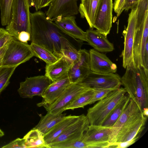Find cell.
I'll return each instance as SVG.
<instances>
[{"mask_svg":"<svg viewBox=\"0 0 148 148\" xmlns=\"http://www.w3.org/2000/svg\"><path fill=\"white\" fill-rule=\"evenodd\" d=\"M30 17L31 42L46 49L59 58L62 56V42L66 34L43 12L30 13Z\"/></svg>","mask_w":148,"mask_h":148,"instance_id":"cell-1","label":"cell"},{"mask_svg":"<svg viewBox=\"0 0 148 148\" xmlns=\"http://www.w3.org/2000/svg\"><path fill=\"white\" fill-rule=\"evenodd\" d=\"M121 77V84L131 99L143 110L148 108V73L133 61L127 65Z\"/></svg>","mask_w":148,"mask_h":148,"instance_id":"cell-2","label":"cell"},{"mask_svg":"<svg viewBox=\"0 0 148 148\" xmlns=\"http://www.w3.org/2000/svg\"><path fill=\"white\" fill-rule=\"evenodd\" d=\"M124 88H120L110 92L87 110L86 116L90 125H101L111 111L125 95Z\"/></svg>","mask_w":148,"mask_h":148,"instance_id":"cell-3","label":"cell"},{"mask_svg":"<svg viewBox=\"0 0 148 148\" xmlns=\"http://www.w3.org/2000/svg\"><path fill=\"white\" fill-rule=\"evenodd\" d=\"M30 7L28 0H13L10 21L5 29L17 40L21 32L31 34Z\"/></svg>","mask_w":148,"mask_h":148,"instance_id":"cell-4","label":"cell"},{"mask_svg":"<svg viewBox=\"0 0 148 148\" xmlns=\"http://www.w3.org/2000/svg\"><path fill=\"white\" fill-rule=\"evenodd\" d=\"M34 56L30 45L12 37L2 58V66H16Z\"/></svg>","mask_w":148,"mask_h":148,"instance_id":"cell-5","label":"cell"},{"mask_svg":"<svg viewBox=\"0 0 148 148\" xmlns=\"http://www.w3.org/2000/svg\"><path fill=\"white\" fill-rule=\"evenodd\" d=\"M77 84L91 89H110L120 88L121 77L115 73H101L90 70L87 75Z\"/></svg>","mask_w":148,"mask_h":148,"instance_id":"cell-6","label":"cell"},{"mask_svg":"<svg viewBox=\"0 0 148 148\" xmlns=\"http://www.w3.org/2000/svg\"><path fill=\"white\" fill-rule=\"evenodd\" d=\"M148 36V10L140 23L136 25L133 45V60L136 65L140 66L147 73L144 61V53Z\"/></svg>","mask_w":148,"mask_h":148,"instance_id":"cell-7","label":"cell"},{"mask_svg":"<svg viewBox=\"0 0 148 148\" xmlns=\"http://www.w3.org/2000/svg\"><path fill=\"white\" fill-rule=\"evenodd\" d=\"M131 10L129 14L127 26L122 34L124 42L121 56L123 66L124 69H126L127 64L134 61L133 45L136 26L137 6Z\"/></svg>","mask_w":148,"mask_h":148,"instance_id":"cell-8","label":"cell"},{"mask_svg":"<svg viewBox=\"0 0 148 148\" xmlns=\"http://www.w3.org/2000/svg\"><path fill=\"white\" fill-rule=\"evenodd\" d=\"M51 82L45 75L27 77L25 81L20 83L18 91L23 98H32L35 96L42 97Z\"/></svg>","mask_w":148,"mask_h":148,"instance_id":"cell-9","label":"cell"},{"mask_svg":"<svg viewBox=\"0 0 148 148\" xmlns=\"http://www.w3.org/2000/svg\"><path fill=\"white\" fill-rule=\"evenodd\" d=\"M112 0H100L94 22V28L107 36L112 27Z\"/></svg>","mask_w":148,"mask_h":148,"instance_id":"cell-10","label":"cell"},{"mask_svg":"<svg viewBox=\"0 0 148 148\" xmlns=\"http://www.w3.org/2000/svg\"><path fill=\"white\" fill-rule=\"evenodd\" d=\"M88 88L77 83H71L59 97L46 110L51 113H62L80 94Z\"/></svg>","mask_w":148,"mask_h":148,"instance_id":"cell-11","label":"cell"},{"mask_svg":"<svg viewBox=\"0 0 148 148\" xmlns=\"http://www.w3.org/2000/svg\"><path fill=\"white\" fill-rule=\"evenodd\" d=\"M71 84L68 73L52 82L45 91L41 97L42 101L37 104V106H43L46 109L59 97Z\"/></svg>","mask_w":148,"mask_h":148,"instance_id":"cell-12","label":"cell"},{"mask_svg":"<svg viewBox=\"0 0 148 148\" xmlns=\"http://www.w3.org/2000/svg\"><path fill=\"white\" fill-rule=\"evenodd\" d=\"M77 0H53L45 13L47 18L55 21L58 17L75 15L79 13Z\"/></svg>","mask_w":148,"mask_h":148,"instance_id":"cell-13","label":"cell"},{"mask_svg":"<svg viewBox=\"0 0 148 148\" xmlns=\"http://www.w3.org/2000/svg\"><path fill=\"white\" fill-rule=\"evenodd\" d=\"M89 125L87 116L84 114L81 115L78 120L69 126L50 144L81 139Z\"/></svg>","mask_w":148,"mask_h":148,"instance_id":"cell-14","label":"cell"},{"mask_svg":"<svg viewBox=\"0 0 148 148\" xmlns=\"http://www.w3.org/2000/svg\"><path fill=\"white\" fill-rule=\"evenodd\" d=\"M147 120L142 112L127 123L121 129L116 136V142L130 140L138 136L143 130Z\"/></svg>","mask_w":148,"mask_h":148,"instance_id":"cell-15","label":"cell"},{"mask_svg":"<svg viewBox=\"0 0 148 148\" xmlns=\"http://www.w3.org/2000/svg\"><path fill=\"white\" fill-rule=\"evenodd\" d=\"M143 112L138 106L132 99L125 109L115 123L110 127L108 142L110 143L116 142L117 135L121 128L134 117Z\"/></svg>","mask_w":148,"mask_h":148,"instance_id":"cell-16","label":"cell"},{"mask_svg":"<svg viewBox=\"0 0 148 148\" xmlns=\"http://www.w3.org/2000/svg\"><path fill=\"white\" fill-rule=\"evenodd\" d=\"M89 53L91 71L101 73L116 72V64L112 62L106 55L94 49H90Z\"/></svg>","mask_w":148,"mask_h":148,"instance_id":"cell-17","label":"cell"},{"mask_svg":"<svg viewBox=\"0 0 148 148\" xmlns=\"http://www.w3.org/2000/svg\"><path fill=\"white\" fill-rule=\"evenodd\" d=\"M79 50V59L77 62L72 65L68 73L71 83L77 84L90 71L89 52L85 49Z\"/></svg>","mask_w":148,"mask_h":148,"instance_id":"cell-18","label":"cell"},{"mask_svg":"<svg viewBox=\"0 0 148 148\" xmlns=\"http://www.w3.org/2000/svg\"><path fill=\"white\" fill-rule=\"evenodd\" d=\"M75 15L58 17L54 23L64 33L75 39L86 41V32L77 25Z\"/></svg>","mask_w":148,"mask_h":148,"instance_id":"cell-19","label":"cell"},{"mask_svg":"<svg viewBox=\"0 0 148 148\" xmlns=\"http://www.w3.org/2000/svg\"><path fill=\"white\" fill-rule=\"evenodd\" d=\"M85 32L86 41L94 49L100 52H109L114 49L113 45L108 40L107 36L97 30L90 28Z\"/></svg>","mask_w":148,"mask_h":148,"instance_id":"cell-20","label":"cell"},{"mask_svg":"<svg viewBox=\"0 0 148 148\" xmlns=\"http://www.w3.org/2000/svg\"><path fill=\"white\" fill-rule=\"evenodd\" d=\"M72 65L71 62L63 56L54 63L46 64L45 75L54 81L68 73Z\"/></svg>","mask_w":148,"mask_h":148,"instance_id":"cell-21","label":"cell"},{"mask_svg":"<svg viewBox=\"0 0 148 148\" xmlns=\"http://www.w3.org/2000/svg\"><path fill=\"white\" fill-rule=\"evenodd\" d=\"M110 127L102 125H89L82 138L86 142L100 143L108 142Z\"/></svg>","mask_w":148,"mask_h":148,"instance_id":"cell-22","label":"cell"},{"mask_svg":"<svg viewBox=\"0 0 148 148\" xmlns=\"http://www.w3.org/2000/svg\"><path fill=\"white\" fill-rule=\"evenodd\" d=\"M81 116V115L73 116L71 115L66 116L50 131L44 135V139L46 143L49 145L69 126L78 120Z\"/></svg>","mask_w":148,"mask_h":148,"instance_id":"cell-23","label":"cell"},{"mask_svg":"<svg viewBox=\"0 0 148 148\" xmlns=\"http://www.w3.org/2000/svg\"><path fill=\"white\" fill-rule=\"evenodd\" d=\"M100 0H82L79 7L81 18H85L90 29H93Z\"/></svg>","mask_w":148,"mask_h":148,"instance_id":"cell-24","label":"cell"},{"mask_svg":"<svg viewBox=\"0 0 148 148\" xmlns=\"http://www.w3.org/2000/svg\"><path fill=\"white\" fill-rule=\"evenodd\" d=\"M27 148H51L45 142L44 134L35 127L24 137Z\"/></svg>","mask_w":148,"mask_h":148,"instance_id":"cell-25","label":"cell"},{"mask_svg":"<svg viewBox=\"0 0 148 148\" xmlns=\"http://www.w3.org/2000/svg\"><path fill=\"white\" fill-rule=\"evenodd\" d=\"M66 115V114H54L47 112L45 116L41 117L35 127L44 135L63 119Z\"/></svg>","mask_w":148,"mask_h":148,"instance_id":"cell-26","label":"cell"},{"mask_svg":"<svg viewBox=\"0 0 148 148\" xmlns=\"http://www.w3.org/2000/svg\"><path fill=\"white\" fill-rule=\"evenodd\" d=\"M130 99L129 95H125L114 108L102 125L109 127L112 126L124 111Z\"/></svg>","mask_w":148,"mask_h":148,"instance_id":"cell-27","label":"cell"},{"mask_svg":"<svg viewBox=\"0 0 148 148\" xmlns=\"http://www.w3.org/2000/svg\"><path fill=\"white\" fill-rule=\"evenodd\" d=\"M30 45L34 56L43 60L47 64H52L59 59L49 51L38 45L31 42Z\"/></svg>","mask_w":148,"mask_h":148,"instance_id":"cell-28","label":"cell"},{"mask_svg":"<svg viewBox=\"0 0 148 148\" xmlns=\"http://www.w3.org/2000/svg\"><path fill=\"white\" fill-rule=\"evenodd\" d=\"M93 89L88 88L87 90L79 95L65 109L73 110L79 108H84V107L88 104V103L94 95Z\"/></svg>","mask_w":148,"mask_h":148,"instance_id":"cell-29","label":"cell"},{"mask_svg":"<svg viewBox=\"0 0 148 148\" xmlns=\"http://www.w3.org/2000/svg\"><path fill=\"white\" fill-rule=\"evenodd\" d=\"M62 47L63 56L69 59L72 64L79 60L80 56L79 50L76 49L66 37L63 39Z\"/></svg>","mask_w":148,"mask_h":148,"instance_id":"cell-30","label":"cell"},{"mask_svg":"<svg viewBox=\"0 0 148 148\" xmlns=\"http://www.w3.org/2000/svg\"><path fill=\"white\" fill-rule=\"evenodd\" d=\"M13 1L0 0L1 23L3 26H7L10 23Z\"/></svg>","mask_w":148,"mask_h":148,"instance_id":"cell-31","label":"cell"},{"mask_svg":"<svg viewBox=\"0 0 148 148\" xmlns=\"http://www.w3.org/2000/svg\"><path fill=\"white\" fill-rule=\"evenodd\" d=\"M51 148H92L90 143L83 141L82 138L69 141H64L49 145Z\"/></svg>","mask_w":148,"mask_h":148,"instance_id":"cell-32","label":"cell"},{"mask_svg":"<svg viewBox=\"0 0 148 148\" xmlns=\"http://www.w3.org/2000/svg\"><path fill=\"white\" fill-rule=\"evenodd\" d=\"M16 66L0 67V93L8 86Z\"/></svg>","mask_w":148,"mask_h":148,"instance_id":"cell-33","label":"cell"},{"mask_svg":"<svg viewBox=\"0 0 148 148\" xmlns=\"http://www.w3.org/2000/svg\"><path fill=\"white\" fill-rule=\"evenodd\" d=\"M148 0H140L137 6L136 25H139L144 18L148 10Z\"/></svg>","mask_w":148,"mask_h":148,"instance_id":"cell-34","label":"cell"},{"mask_svg":"<svg viewBox=\"0 0 148 148\" xmlns=\"http://www.w3.org/2000/svg\"><path fill=\"white\" fill-rule=\"evenodd\" d=\"M94 95L88 104L93 103L105 97L110 92L114 90L110 89H95ZM116 90V89H115Z\"/></svg>","mask_w":148,"mask_h":148,"instance_id":"cell-35","label":"cell"},{"mask_svg":"<svg viewBox=\"0 0 148 148\" xmlns=\"http://www.w3.org/2000/svg\"><path fill=\"white\" fill-rule=\"evenodd\" d=\"M139 137V136L138 135L130 140L124 142H115L110 143L108 148H127L134 143Z\"/></svg>","mask_w":148,"mask_h":148,"instance_id":"cell-36","label":"cell"},{"mask_svg":"<svg viewBox=\"0 0 148 148\" xmlns=\"http://www.w3.org/2000/svg\"><path fill=\"white\" fill-rule=\"evenodd\" d=\"M12 36L3 28H0V49L6 46L11 39Z\"/></svg>","mask_w":148,"mask_h":148,"instance_id":"cell-37","label":"cell"},{"mask_svg":"<svg viewBox=\"0 0 148 148\" xmlns=\"http://www.w3.org/2000/svg\"><path fill=\"white\" fill-rule=\"evenodd\" d=\"M2 148H27L25 144V140L22 138H17L8 144L4 146Z\"/></svg>","mask_w":148,"mask_h":148,"instance_id":"cell-38","label":"cell"},{"mask_svg":"<svg viewBox=\"0 0 148 148\" xmlns=\"http://www.w3.org/2000/svg\"><path fill=\"white\" fill-rule=\"evenodd\" d=\"M125 0H114L113 3V9L119 17L123 11Z\"/></svg>","mask_w":148,"mask_h":148,"instance_id":"cell-39","label":"cell"},{"mask_svg":"<svg viewBox=\"0 0 148 148\" xmlns=\"http://www.w3.org/2000/svg\"><path fill=\"white\" fill-rule=\"evenodd\" d=\"M140 0H125L124 10L127 12L130 9L136 7Z\"/></svg>","mask_w":148,"mask_h":148,"instance_id":"cell-40","label":"cell"},{"mask_svg":"<svg viewBox=\"0 0 148 148\" xmlns=\"http://www.w3.org/2000/svg\"><path fill=\"white\" fill-rule=\"evenodd\" d=\"M17 40L22 42L27 43L28 41L31 40V34L27 32H21L18 35Z\"/></svg>","mask_w":148,"mask_h":148,"instance_id":"cell-41","label":"cell"},{"mask_svg":"<svg viewBox=\"0 0 148 148\" xmlns=\"http://www.w3.org/2000/svg\"><path fill=\"white\" fill-rule=\"evenodd\" d=\"M30 7H33L36 11L40 9L41 0H28Z\"/></svg>","mask_w":148,"mask_h":148,"instance_id":"cell-42","label":"cell"},{"mask_svg":"<svg viewBox=\"0 0 148 148\" xmlns=\"http://www.w3.org/2000/svg\"><path fill=\"white\" fill-rule=\"evenodd\" d=\"M144 58L146 69L148 71V40L146 42L145 47Z\"/></svg>","mask_w":148,"mask_h":148,"instance_id":"cell-43","label":"cell"},{"mask_svg":"<svg viewBox=\"0 0 148 148\" xmlns=\"http://www.w3.org/2000/svg\"><path fill=\"white\" fill-rule=\"evenodd\" d=\"M53 0H41L40 9L49 6L50 3Z\"/></svg>","mask_w":148,"mask_h":148,"instance_id":"cell-44","label":"cell"},{"mask_svg":"<svg viewBox=\"0 0 148 148\" xmlns=\"http://www.w3.org/2000/svg\"><path fill=\"white\" fill-rule=\"evenodd\" d=\"M7 45L0 49V60L3 57Z\"/></svg>","mask_w":148,"mask_h":148,"instance_id":"cell-45","label":"cell"},{"mask_svg":"<svg viewBox=\"0 0 148 148\" xmlns=\"http://www.w3.org/2000/svg\"><path fill=\"white\" fill-rule=\"evenodd\" d=\"M143 115L147 117L148 116V108H144L143 110Z\"/></svg>","mask_w":148,"mask_h":148,"instance_id":"cell-46","label":"cell"},{"mask_svg":"<svg viewBox=\"0 0 148 148\" xmlns=\"http://www.w3.org/2000/svg\"><path fill=\"white\" fill-rule=\"evenodd\" d=\"M4 135V134L3 132L0 129V137L3 136Z\"/></svg>","mask_w":148,"mask_h":148,"instance_id":"cell-47","label":"cell"},{"mask_svg":"<svg viewBox=\"0 0 148 148\" xmlns=\"http://www.w3.org/2000/svg\"><path fill=\"white\" fill-rule=\"evenodd\" d=\"M2 59L0 60V67L2 66Z\"/></svg>","mask_w":148,"mask_h":148,"instance_id":"cell-48","label":"cell"},{"mask_svg":"<svg viewBox=\"0 0 148 148\" xmlns=\"http://www.w3.org/2000/svg\"><path fill=\"white\" fill-rule=\"evenodd\" d=\"M82 0H81V1H82Z\"/></svg>","mask_w":148,"mask_h":148,"instance_id":"cell-49","label":"cell"}]
</instances>
